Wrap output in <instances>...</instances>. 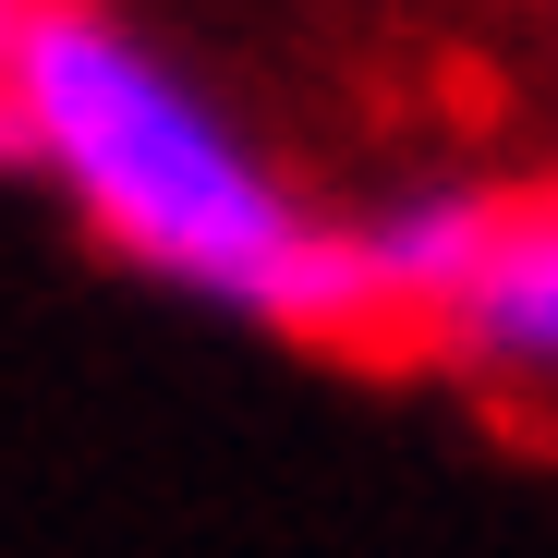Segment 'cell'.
<instances>
[{
    "label": "cell",
    "instance_id": "6da1fadb",
    "mask_svg": "<svg viewBox=\"0 0 558 558\" xmlns=\"http://www.w3.org/2000/svg\"><path fill=\"white\" fill-rule=\"evenodd\" d=\"M0 158H25L158 292H195L243 328H292V340H364L352 231L316 219L292 195V170L158 37L85 13V0L25 13V49L0 73Z\"/></svg>",
    "mask_w": 558,
    "mask_h": 558
},
{
    "label": "cell",
    "instance_id": "7a4b0ae2",
    "mask_svg": "<svg viewBox=\"0 0 558 558\" xmlns=\"http://www.w3.org/2000/svg\"><path fill=\"white\" fill-rule=\"evenodd\" d=\"M437 352L461 377L510 389V401H558V195H510L498 207L486 267L461 279Z\"/></svg>",
    "mask_w": 558,
    "mask_h": 558
},
{
    "label": "cell",
    "instance_id": "3957f363",
    "mask_svg": "<svg viewBox=\"0 0 558 558\" xmlns=\"http://www.w3.org/2000/svg\"><path fill=\"white\" fill-rule=\"evenodd\" d=\"M510 195H486V182H413V195H377L352 231V292H364V328H449L461 279L486 267V231H498Z\"/></svg>",
    "mask_w": 558,
    "mask_h": 558
},
{
    "label": "cell",
    "instance_id": "277c9868",
    "mask_svg": "<svg viewBox=\"0 0 558 558\" xmlns=\"http://www.w3.org/2000/svg\"><path fill=\"white\" fill-rule=\"evenodd\" d=\"M25 13L37 0H0V73H13V49H25Z\"/></svg>",
    "mask_w": 558,
    "mask_h": 558
}]
</instances>
